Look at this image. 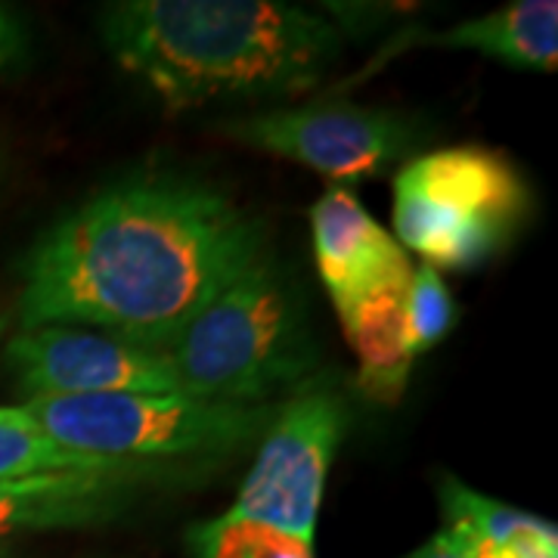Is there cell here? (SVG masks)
<instances>
[{
    "mask_svg": "<svg viewBox=\"0 0 558 558\" xmlns=\"http://www.w3.org/2000/svg\"><path fill=\"white\" fill-rule=\"evenodd\" d=\"M258 258L255 220L215 186L124 180L57 220L28 248L22 332L78 326L165 351Z\"/></svg>",
    "mask_w": 558,
    "mask_h": 558,
    "instance_id": "1",
    "label": "cell"
},
{
    "mask_svg": "<svg viewBox=\"0 0 558 558\" xmlns=\"http://www.w3.org/2000/svg\"><path fill=\"white\" fill-rule=\"evenodd\" d=\"M100 35L171 112L299 97L341 44L332 20L279 0H121L100 13Z\"/></svg>",
    "mask_w": 558,
    "mask_h": 558,
    "instance_id": "2",
    "label": "cell"
},
{
    "mask_svg": "<svg viewBox=\"0 0 558 558\" xmlns=\"http://www.w3.org/2000/svg\"><path fill=\"white\" fill-rule=\"evenodd\" d=\"M178 395L258 407L317 366L299 301L260 255L208 301L165 351Z\"/></svg>",
    "mask_w": 558,
    "mask_h": 558,
    "instance_id": "3",
    "label": "cell"
},
{
    "mask_svg": "<svg viewBox=\"0 0 558 558\" xmlns=\"http://www.w3.org/2000/svg\"><path fill=\"white\" fill-rule=\"evenodd\" d=\"M22 413L50 440L100 462L227 457L264 438L277 410L186 395H90L28 398Z\"/></svg>",
    "mask_w": 558,
    "mask_h": 558,
    "instance_id": "4",
    "label": "cell"
},
{
    "mask_svg": "<svg viewBox=\"0 0 558 558\" xmlns=\"http://www.w3.org/2000/svg\"><path fill=\"white\" fill-rule=\"evenodd\" d=\"M527 208V183L502 153L447 146L398 171L395 240L435 270H469L515 236Z\"/></svg>",
    "mask_w": 558,
    "mask_h": 558,
    "instance_id": "5",
    "label": "cell"
},
{
    "mask_svg": "<svg viewBox=\"0 0 558 558\" xmlns=\"http://www.w3.org/2000/svg\"><path fill=\"white\" fill-rule=\"evenodd\" d=\"M344 400L323 385L282 403L264 432L230 515L270 524L314 546L319 502L344 438Z\"/></svg>",
    "mask_w": 558,
    "mask_h": 558,
    "instance_id": "6",
    "label": "cell"
},
{
    "mask_svg": "<svg viewBox=\"0 0 558 558\" xmlns=\"http://www.w3.org/2000/svg\"><path fill=\"white\" fill-rule=\"evenodd\" d=\"M223 131L336 183L376 178L413 143V128L398 112L351 102L242 116L227 121Z\"/></svg>",
    "mask_w": 558,
    "mask_h": 558,
    "instance_id": "7",
    "label": "cell"
},
{
    "mask_svg": "<svg viewBox=\"0 0 558 558\" xmlns=\"http://www.w3.org/2000/svg\"><path fill=\"white\" fill-rule=\"evenodd\" d=\"M7 366L28 398L174 395L159 351L78 326L25 329L7 344Z\"/></svg>",
    "mask_w": 558,
    "mask_h": 558,
    "instance_id": "8",
    "label": "cell"
},
{
    "mask_svg": "<svg viewBox=\"0 0 558 558\" xmlns=\"http://www.w3.org/2000/svg\"><path fill=\"white\" fill-rule=\"evenodd\" d=\"M314 258L339 323L351 319L360 307L385 292H407L413 264L363 202L336 186L311 211Z\"/></svg>",
    "mask_w": 558,
    "mask_h": 558,
    "instance_id": "9",
    "label": "cell"
},
{
    "mask_svg": "<svg viewBox=\"0 0 558 558\" xmlns=\"http://www.w3.org/2000/svg\"><path fill=\"white\" fill-rule=\"evenodd\" d=\"M174 475V465L119 462L81 472L0 481V543L13 534L90 527L119 519L134 499Z\"/></svg>",
    "mask_w": 558,
    "mask_h": 558,
    "instance_id": "10",
    "label": "cell"
},
{
    "mask_svg": "<svg viewBox=\"0 0 558 558\" xmlns=\"http://www.w3.org/2000/svg\"><path fill=\"white\" fill-rule=\"evenodd\" d=\"M413 47L440 50H475L487 60L506 62L512 69L553 72L558 65V3L556 0H515L478 20H462L444 32L400 35L385 57ZM381 57V60H385Z\"/></svg>",
    "mask_w": 558,
    "mask_h": 558,
    "instance_id": "11",
    "label": "cell"
},
{
    "mask_svg": "<svg viewBox=\"0 0 558 558\" xmlns=\"http://www.w3.org/2000/svg\"><path fill=\"white\" fill-rule=\"evenodd\" d=\"M407 292H385L369 299L357 314L341 323L344 339L357 351L360 388L363 395L395 403L403 395L407 376L413 369V354L407 344V319H403Z\"/></svg>",
    "mask_w": 558,
    "mask_h": 558,
    "instance_id": "12",
    "label": "cell"
},
{
    "mask_svg": "<svg viewBox=\"0 0 558 558\" xmlns=\"http://www.w3.org/2000/svg\"><path fill=\"white\" fill-rule=\"evenodd\" d=\"M119 462H100L75 450H65L50 440L22 407H0V481L35 478V475H57V472H81Z\"/></svg>",
    "mask_w": 558,
    "mask_h": 558,
    "instance_id": "13",
    "label": "cell"
},
{
    "mask_svg": "<svg viewBox=\"0 0 558 558\" xmlns=\"http://www.w3.org/2000/svg\"><path fill=\"white\" fill-rule=\"evenodd\" d=\"M186 539L193 558H314L311 543L230 512L193 524Z\"/></svg>",
    "mask_w": 558,
    "mask_h": 558,
    "instance_id": "14",
    "label": "cell"
},
{
    "mask_svg": "<svg viewBox=\"0 0 558 558\" xmlns=\"http://www.w3.org/2000/svg\"><path fill=\"white\" fill-rule=\"evenodd\" d=\"M403 319H407V344H410L413 360L428 354L453 329L457 301L435 267H428V264L413 267L407 299H403Z\"/></svg>",
    "mask_w": 558,
    "mask_h": 558,
    "instance_id": "15",
    "label": "cell"
},
{
    "mask_svg": "<svg viewBox=\"0 0 558 558\" xmlns=\"http://www.w3.org/2000/svg\"><path fill=\"white\" fill-rule=\"evenodd\" d=\"M465 558H558V534L556 524L539 519L531 531H524L519 537L494 543V546H478Z\"/></svg>",
    "mask_w": 558,
    "mask_h": 558,
    "instance_id": "16",
    "label": "cell"
},
{
    "mask_svg": "<svg viewBox=\"0 0 558 558\" xmlns=\"http://www.w3.org/2000/svg\"><path fill=\"white\" fill-rule=\"evenodd\" d=\"M32 57V25L16 7L0 3V75L16 72Z\"/></svg>",
    "mask_w": 558,
    "mask_h": 558,
    "instance_id": "17",
    "label": "cell"
},
{
    "mask_svg": "<svg viewBox=\"0 0 558 558\" xmlns=\"http://www.w3.org/2000/svg\"><path fill=\"white\" fill-rule=\"evenodd\" d=\"M403 558H465V556H462L457 546L444 537V531H440L438 537H432L425 546H418V549H413L410 556H403Z\"/></svg>",
    "mask_w": 558,
    "mask_h": 558,
    "instance_id": "18",
    "label": "cell"
},
{
    "mask_svg": "<svg viewBox=\"0 0 558 558\" xmlns=\"http://www.w3.org/2000/svg\"><path fill=\"white\" fill-rule=\"evenodd\" d=\"M0 558H13V549L7 543H0Z\"/></svg>",
    "mask_w": 558,
    "mask_h": 558,
    "instance_id": "19",
    "label": "cell"
},
{
    "mask_svg": "<svg viewBox=\"0 0 558 558\" xmlns=\"http://www.w3.org/2000/svg\"><path fill=\"white\" fill-rule=\"evenodd\" d=\"M3 326H7V319L0 317V332H3Z\"/></svg>",
    "mask_w": 558,
    "mask_h": 558,
    "instance_id": "20",
    "label": "cell"
}]
</instances>
